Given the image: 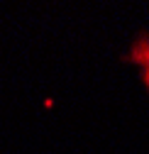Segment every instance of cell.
I'll return each mask as SVG.
<instances>
[{
  "mask_svg": "<svg viewBox=\"0 0 149 154\" xmlns=\"http://www.w3.org/2000/svg\"><path fill=\"white\" fill-rule=\"evenodd\" d=\"M147 81H149V76H147Z\"/></svg>",
  "mask_w": 149,
  "mask_h": 154,
  "instance_id": "1",
  "label": "cell"
}]
</instances>
